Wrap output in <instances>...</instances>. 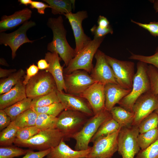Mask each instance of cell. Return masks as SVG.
Segmentation results:
<instances>
[{"instance_id":"6da1fadb","label":"cell","mask_w":158,"mask_h":158,"mask_svg":"<svg viewBox=\"0 0 158 158\" xmlns=\"http://www.w3.org/2000/svg\"><path fill=\"white\" fill-rule=\"evenodd\" d=\"M63 22L61 16L48 19L47 25L52 30L53 37L52 41L48 44L47 49L50 52L58 53L66 67L76 54L75 49L70 46L66 40L67 31Z\"/></svg>"},{"instance_id":"7a4b0ae2","label":"cell","mask_w":158,"mask_h":158,"mask_svg":"<svg viewBox=\"0 0 158 158\" xmlns=\"http://www.w3.org/2000/svg\"><path fill=\"white\" fill-rule=\"evenodd\" d=\"M147 64L139 61L137 63V70L133 79L130 92L123 97L118 104L125 109L132 111L133 107L136 100L142 95L151 90L150 79L148 75Z\"/></svg>"},{"instance_id":"3957f363","label":"cell","mask_w":158,"mask_h":158,"mask_svg":"<svg viewBox=\"0 0 158 158\" xmlns=\"http://www.w3.org/2000/svg\"><path fill=\"white\" fill-rule=\"evenodd\" d=\"M112 117L110 112L105 109L87 120L81 129L73 135L76 143L75 149L77 151L88 150L90 141L100 126Z\"/></svg>"},{"instance_id":"277c9868","label":"cell","mask_w":158,"mask_h":158,"mask_svg":"<svg viewBox=\"0 0 158 158\" xmlns=\"http://www.w3.org/2000/svg\"><path fill=\"white\" fill-rule=\"evenodd\" d=\"M63 139V134L56 128H54L41 130L31 138L25 141L16 139L14 143L16 146L40 151L56 147Z\"/></svg>"},{"instance_id":"5b68a950","label":"cell","mask_w":158,"mask_h":158,"mask_svg":"<svg viewBox=\"0 0 158 158\" xmlns=\"http://www.w3.org/2000/svg\"><path fill=\"white\" fill-rule=\"evenodd\" d=\"M104 38H94L78 53L76 54L63 69V75L68 74L77 70H83L91 72L93 66V57Z\"/></svg>"},{"instance_id":"8992f818","label":"cell","mask_w":158,"mask_h":158,"mask_svg":"<svg viewBox=\"0 0 158 158\" xmlns=\"http://www.w3.org/2000/svg\"><path fill=\"white\" fill-rule=\"evenodd\" d=\"M88 116L79 111L64 110L57 117L56 128L63 134V140L71 138L88 119Z\"/></svg>"},{"instance_id":"52a82bcc","label":"cell","mask_w":158,"mask_h":158,"mask_svg":"<svg viewBox=\"0 0 158 158\" xmlns=\"http://www.w3.org/2000/svg\"><path fill=\"white\" fill-rule=\"evenodd\" d=\"M137 126L131 125L121 128L118 137V152L122 158H134L140 150L138 137Z\"/></svg>"},{"instance_id":"ba28073f","label":"cell","mask_w":158,"mask_h":158,"mask_svg":"<svg viewBox=\"0 0 158 158\" xmlns=\"http://www.w3.org/2000/svg\"><path fill=\"white\" fill-rule=\"evenodd\" d=\"M27 97L33 99L57 90L52 75L45 71L39 72L25 86Z\"/></svg>"},{"instance_id":"9c48e42d","label":"cell","mask_w":158,"mask_h":158,"mask_svg":"<svg viewBox=\"0 0 158 158\" xmlns=\"http://www.w3.org/2000/svg\"><path fill=\"white\" fill-rule=\"evenodd\" d=\"M105 57L113 71L118 85L124 89H131L135 74L134 63L120 60L106 55Z\"/></svg>"},{"instance_id":"30bf717a","label":"cell","mask_w":158,"mask_h":158,"mask_svg":"<svg viewBox=\"0 0 158 158\" xmlns=\"http://www.w3.org/2000/svg\"><path fill=\"white\" fill-rule=\"evenodd\" d=\"M36 25L31 20L24 23L18 29L10 33H0V44L9 46L12 51V58L13 59L16 56V51L21 46L27 43H32L34 40H30L27 35V32Z\"/></svg>"},{"instance_id":"8fae6325","label":"cell","mask_w":158,"mask_h":158,"mask_svg":"<svg viewBox=\"0 0 158 158\" xmlns=\"http://www.w3.org/2000/svg\"><path fill=\"white\" fill-rule=\"evenodd\" d=\"M120 130L96 140L85 158H112L118 151V137Z\"/></svg>"},{"instance_id":"7c38bea8","label":"cell","mask_w":158,"mask_h":158,"mask_svg":"<svg viewBox=\"0 0 158 158\" xmlns=\"http://www.w3.org/2000/svg\"><path fill=\"white\" fill-rule=\"evenodd\" d=\"M65 92L76 95H81L88 87L96 82L88 73L83 70H77L64 75Z\"/></svg>"},{"instance_id":"4fadbf2b","label":"cell","mask_w":158,"mask_h":158,"mask_svg":"<svg viewBox=\"0 0 158 158\" xmlns=\"http://www.w3.org/2000/svg\"><path fill=\"white\" fill-rule=\"evenodd\" d=\"M158 108V95L151 90L142 95L133 107L134 117L131 125L138 126L145 117Z\"/></svg>"},{"instance_id":"5bb4252c","label":"cell","mask_w":158,"mask_h":158,"mask_svg":"<svg viewBox=\"0 0 158 158\" xmlns=\"http://www.w3.org/2000/svg\"><path fill=\"white\" fill-rule=\"evenodd\" d=\"M71 26L75 39L76 55L83 49L92 40L84 32L82 26L83 21L87 18L88 14L85 11H80L76 13L72 12L64 15Z\"/></svg>"},{"instance_id":"9a60e30c","label":"cell","mask_w":158,"mask_h":158,"mask_svg":"<svg viewBox=\"0 0 158 158\" xmlns=\"http://www.w3.org/2000/svg\"><path fill=\"white\" fill-rule=\"evenodd\" d=\"M105 55L98 49L94 56L96 61V65L90 75L96 82L104 85L110 83L118 84L113 71L106 60Z\"/></svg>"},{"instance_id":"2e32d148","label":"cell","mask_w":158,"mask_h":158,"mask_svg":"<svg viewBox=\"0 0 158 158\" xmlns=\"http://www.w3.org/2000/svg\"><path fill=\"white\" fill-rule=\"evenodd\" d=\"M59 102L64 110L80 112L88 116H93L94 114L87 101L80 95H71L63 91L56 92Z\"/></svg>"},{"instance_id":"e0dca14e","label":"cell","mask_w":158,"mask_h":158,"mask_svg":"<svg viewBox=\"0 0 158 158\" xmlns=\"http://www.w3.org/2000/svg\"><path fill=\"white\" fill-rule=\"evenodd\" d=\"M104 85L96 82L88 87L80 96L88 102L94 115L105 109Z\"/></svg>"},{"instance_id":"ac0fdd59","label":"cell","mask_w":158,"mask_h":158,"mask_svg":"<svg viewBox=\"0 0 158 158\" xmlns=\"http://www.w3.org/2000/svg\"><path fill=\"white\" fill-rule=\"evenodd\" d=\"M45 59L49 64V68L45 70L52 76L56 83L57 90L62 91L66 90L63 67L60 63L61 59L56 52H48L45 54Z\"/></svg>"},{"instance_id":"d6986e66","label":"cell","mask_w":158,"mask_h":158,"mask_svg":"<svg viewBox=\"0 0 158 158\" xmlns=\"http://www.w3.org/2000/svg\"><path fill=\"white\" fill-rule=\"evenodd\" d=\"M32 12L28 8L15 12L12 15L3 16L0 21V32L11 30L31 18Z\"/></svg>"},{"instance_id":"ffe728a7","label":"cell","mask_w":158,"mask_h":158,"mask_svg":"<svg viewBox=\"0 0 158 158\" xmlns=\"http://www.w3.org/2000/svg\"><path fill=\"white\" fill-rule=\"evenodd\" d=\"M131 89H124L118 84L114 83L105 85V109L110 111L116 104H118L121 99L130 92Z\"/></svg>"},{"instance_id":"44dd1931","label":"cell","mask_w":158,"mask_h":158,"mask_svg":"<svg viewBox=\"0 0 158 158\" xmlns=\"http://www.w3.org/2000/svg\"><path fill=\"white\" fill-rule=\"evenodd\" d=\"M91 147L87 150L77 151L72 149L62 140L56 146L51 149L46 158H85L90 152Z\"/></svg>"},{"instance_id":"7402d4cb","label":"cell","mask_w":158,"mask_h":158,"mask_svg":"<svg viewBox=\"0 0 158 158\" xmlns=\"http://www.w3.org/2000/svg\"><path fill=\"white\" fill-rule=\"evenodd\" d=\"M27 97L25 86L21 80L9 91L0 95V109H4Z\"/></svg>"},{"instance_id":"603a6c76","label":"cell","mask_w":158,"mask_h":158,"mask_svg":"<svg viewBox=\"0 0 158 158\" xmlns=\"http://www.w3.org/2000/svg\"><path fill=\"white\" fill-rule=\"evenodd\" d=\"M110 112L112 118L118 123L120 128L131 125L134 117L133 112L121 106L114 107Z\"/></svg>"},{"instance_id":"cb8c5ba5","label":"cell","mask_w":158,"mask_h":158,"mask_svg":"<svg viewBox=\"0 0 158 158\" xmlns=\"http://www.w3.org/2000/svg\"><path fill=\"white\" fill-rule=\"evenodd\" d=\"M50 6L52 13L54 15L63 14L72 12L75 8V0H43Z\"/></svg>"},{"instance_id":"d4e9b609","label":"cell","mask_w":158,"mask_h":158,"mask_svg":"<svg viewBox=\"0 0 158 158\" xmlns=\"http://www.w3.org/2000/svg\"><path fill=\"white\" fill-rule=\"evenodd\" d=\"M32 100L26 97L3 110L11 118L12 121H13L17 116L31 108Z\"/></svg>"},{"instance_id":"484cf974","label":"cell","mask_w":158,"mask_h":158,"mask_svg":"<svg viewBox=\"0 0 158 158\" xmlns=\"http://www.w3.org/2000/svg\"><path fill=\"white\" fill-rule=\"evenodd\" d=\"M120 129L118 123L111 117L100 126L90 142L93 143L98 138L113 133Z\"/></svg>"},{"instance_id":"4316f807","label":"cell","mask_w":158,"mask_h":158,"mask_svg":"<svg viewBox=\"0 0 158 158\" xmlns=\"http://www.w3.org/2000/svg\"><path fill=\"white\" fill-rule=\"evenodd\" d=\"M20 128L17 127L13 121L0 133V145L1 147L12 145L16 138L17 133Z\"/></svg>"},{"instance_id":"83f0119b","label":"cell","mask_w":158,"mask_h":158,"mask_svg":"<svg viewBox=\"0 0 158 158\" xmlns=\"http://www.w3.org/2000/svg\"><path fill=\"white\" fill-rule=\"evenodd\" d=\"M25 72L22 69L13 73L6 78L0 80V94L9 91L25 75Z\"/></svg>"},{"instance_id":"f1b7e54d","label":"cell","mask_w":158,"mask_h":158,"mask_svg":"<svg viewBox=\"0 0 158 158\" xmlns=\"http://www.w3.org/2000/svg\"><path fill=\"white\" fill-rule=\"evenodd\" d=\"M37 114L30 108L17 116L13 121L19 128L35 126Z\"/></svg>"},{"instance_id":"f546056e","label":"cell","mask_w":158,"mask_h":158,"mask_svg":"<svg viewBox=\"0 0 158 158\" xmlns=\"http://www.w3.org/2000/svg\"><path fill=\"white\" fill-rule=\"evenodd\" d=\"M158 139V128L139 133L138 141L140 150H144L155 142Z\"/></svg>"},{"instance_id":"4dcf8cb0","label":"cell","mask_w":158,"mask_h":158,"mask_svg":"<svg viewBox=\"0 0 158 158\" xmlns=\"http://www.w3.org/2000/svg\"><path fill=\"white\" fill-rule=\"evenodd\" d=\"M56 92L57 91H55L32 99L31 108L46 106L54 103L60 102Z\"/></svg>"},{"instance_id":"1f68e13d","label":"cell","mask_w":158,"mask_h":158,"mask_svg":"<svg viewBox=\"0 0 158 158\" xmlns=\"http://www.w3.org/2000/svg\"><path fill=\"white\" fill-rule=\"evenodd\" d=\"M35 126L40 130L56 128L57 117L44 114H37Z\"/></svg>"},{"instance_id":"d6a6232c","label":"cell","mask_w":158,"mask_h":158,"mask_svg":"<svg viewBox=\"0 0 158 158\" xmlns=\"http://www.w3.org/2000/svg\"><path fill=\"white\" fill-rule=\"evenodd\" d=\"M139 133L158 128V115L154 111L144 118L138 126Z\"/></svg>"},{"instance_id":"836d02e7","label":"cell","mask_w":158,"mask_h":158,"mask_svg":"<svg viewBox=\"0 0 158 158\" xmlns=\"http://www.w3.org/2000/svg\"><path fill=\"white\" fill-rule=\"evenodd\" d=\"M37 114H44L54 117H57L64 110L60 102L56 103L50 105L32 108Z\"/></svg>"},{"instance_id":"e575fe53","label":"cell","mask_w":158,"mask_h":158,"mask_svg":"<svg viewBox=\"0 0 158 158\" xmlns=\"http://www.w3.org/2000/svg\"><path fill=\"white\" fill-rule=\"evenodd\" d=\"M28 150L13 145L1 147L0 158H14L25 155Z\"/></svg>"},{"instance_id":"d590c367","label":"cell","mask_w":158,"mask_h":158,"mask_svg":"<svg viewBox=\"0 0 158 158\" xmlns=\"http://www.w3.org/2000/svg\"><path fill=\"white\" fill-rule=\"evenodd\" d=\"M40 130L35 126L20 128L17 133L16 139L20 141L28 140L38 133Z\"/></svg>"},{"instance_id":"8d00e7d4","label":"cell","mask_w":158,"mask_h":158,"mask_svg":"<svg viewBox=\"0 0 158 158\" xmlns=\"http://www.w3.org/2000/svg\"><path fill=\"white\" fill-rule=\"evenodd\" d=\"M135 158H158V139L147 148L140 150Z\"/></svg>"},{"instance_id":"74e56055","label":"cell","mask_w":158,"mask_h":158,"mask_svg":"<svg viewBox=\"0 0 158 158\" xmlns=\"http://www.w3.org/2000/svg\"><path fill=\"white\" fill-rule=\"evenodd\" d=\"M147 72L150 84L151 90L158 95V71L154 66L148 65Z\"/></svg>"},{"instance_id":"f35d334b","label":"cell","mask_w":158,"mask_h":158,"mask_svg":"<svg viewBox=\"0 0 158 158\" xmlns=\"http://www.w3.org/2000/svg\"><path fill=\"white\" fill-rule=\"evenodd\" d=\"M129 59L143 62L154 66L158 71V49L155 53L150 56H145L131 53Z\"/></svg>"},{"instance_id":"ab89813d","label":"cell","mask_w":158,"mask_h":158,"mask_svg":"<svg viewBox=\"0 0 158 158\" xmlns=\"http://www.w3.org/2000/svg\"><path fill=\"white\" fill-rule=\"evenodd\" d=\"M131 22L148 30L154 37H158V21L151 22L149 23H143L131 20Z\"/></svg>"},{"instance_id":"60d3db41","label":"cell","mask_w":158,"mask_h":158,"mask_svg":"<svg viewBox=\"0 0 158 158\" xmlns=\"http://www.w3.org/2000/svg\"><path fill=\"white\" fill-rule=\"evenodd\" d=\"M90 31L94 35V38H95L104 37L107 34H112L113 32V30L110 25L107 28H102L95 25L91 28Z\"/></svg>"},{"instance_id":"b9f144b4","label":"cell","mask_w":158,"mask_h":158,"mask_svg":"<svg viewBox=\"0 0 158 158\" xmlns=\"http://www.w3.org/2000/svg\"><path fill=\"white\" fill-rule=\"evenodd\" d=\"M39 70L37 66L35 64L30 65L26 69V74L23 81V84L26 86L30 80L38 73Z\"/></svg>"},{"instance_id":"7bdbcfd3","label":"cell","mask_w":158,"mask_h":158,"mask_svg":"<svg viewBox=\"0 0 158 158\" xmlns=\"http://www.w3.org/2000/svg\"><path fill=\"white\" fill-rule=\"evenodd\" d=\"M51 149L37 152L28 150L25 156L22 158H43L49 152Z\"/></svg>"},{"instance_id":"ee69618b","label":"cell","mask_w":158,"mask_h":158,"mask_svg":"<svg viewBox=\"0 0 158 158\" xmlns=\"http://www.w3.org/2000/svg\"><path fill=\"white\" fill-rule=\"evenodd\" d=\"M12 122L11 118L3 109H0V130L1 131Z\"/></svg>"},{"instance_id":"f6af8a7d","label":"cell","mask_w":158,"mask_h":158,"mask_svg":"<svg viewBox=\"0 0 158 158\" xmlns=\"http://www.w3.org/2000/svg\"><path fill=\"white\" fill-rule=\"evenodd\" d=\"M30 8H35L37 10V12L40 14H44L45 9L47 8H50V6L48 4L42 2L33 1L30 4Z\"/></svg>"},{"instance_id":"bcb514c9","label":"cell","mask_w":158,"mask_h":158,"mask_svg":"<svg viewBox=\"0 0 158 158\" xmlns=\"http://www.w3.org/2000/svg\"><path fill=\"white\" fill-rule=\"evenodd\" d=\"M97 22L98 26L102 28H107L110 26L109 22L107 18L103 16H99Z\"/></svg>"},{"instance_id":"7dc6e473","label":"cell","mask_w":158,"mask_h":158,"mask_svg":"<svg viewBox=\"0 0 158 158\" xmlns=\"http://www.w3.org/2000/svg\"><path fill=\"white\" fill-rule=\"evenodd\" d=\"M16 69H4L0 68V78H3L8 77L11 74L17 71Z\"/></svg>"},{"instance_id":"c3c4849f","label":"cell","mask_w":158,"mask_h":158,"mask_svg":"<svg viewBox=\"0 0 158 158\" xmlns=\"http://www.w3.org/2000/svg\"><path fill=\"white\" fill-rule=\"evenodd\" d=\"M37 64L38 68L40 70H46L49 66V63L45 59L40 60L38 61Z\"/></svg>"},{"instance_id":"681fc988","label":"cell","mask_w":158,"mask_h":158,"mask_svg":"<svg viewBox=\"0 0 158 158\" xmlns=\"http://www.w3.org/2000/svg\"><path fill=\"white\" fill-rule=\"evenodd\" d=\"M18 1L20 2V4H23L26 6L30 5L32 1V0H18Z\"/></svg>"},{"instance_id":"f907efd6","label":"cell","mask_w":158,"mask_h":158,"mask_svg":"<svg viewBox=\"0 0 158 158\" xmlns=\"http://www.w3.org/2000/svg\"><path fill=\"white\" fill-rule=\"evenodd\" d=\"M153 7L156 12H158V0L152 1Z\"/></svg>"},{"instance_id":"816d5d0a","label":"cell","mask_w":158,"mask_h":158,"mask_svg":"<svg viewBox=\"0 0 158 158\" xmlns=\"http://www.w3.org/2000/svg\"><path fill=\"white\" fill-rule=\"evenodd\" d=\"M0 63L2 65L7 66H9L8 64L7 63L6 60L3 58H0Z\"/></svg>"},{"instance_id":"f5cc1de1","label":"cell","mask_w":158,"mask_h":158,"mask_svg":"<svg viewBox=\"0 0 158 158\" xmlns=\"http://www.w3.org/2000/svg\"><path fill=\"white\" fill-rule=\"evenodd\" d=\"M154 112H155L156 113H157L158 115V108L155 110Z\"/></svg>"}]
</instances>
